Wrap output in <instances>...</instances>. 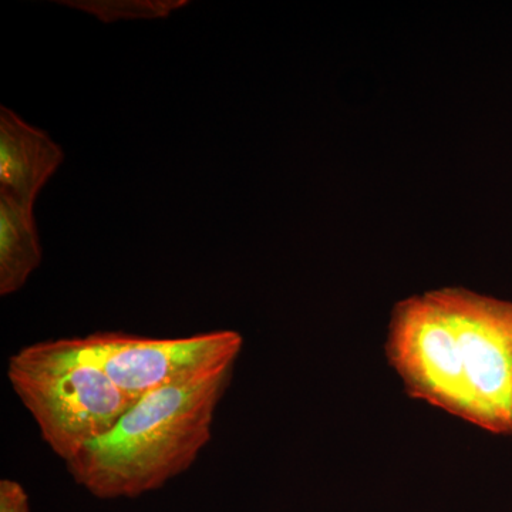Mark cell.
I'll return each mask as SVG.
<instances>
[{
	"label": "cell",
	"mask_w": 512,
	"mask_h": 512,
	"mask_svg": "<svg viewBox=\"0 0 512 512\" xmlns=\"http://www.w3.org/2000/svg\"><path fill=\"white\" fill-rule=\"evenodd\" d=\"M386 356L409 396L498 436L512 434V302L463 288L394 306Z\"/></svg>",
	"instance_id": "1"
},
{
	"label": "cell",
	"mask_w": 512,
	"mask_h": 512,
	"mask_svg": "<svg viewBox=\"0 0 512 512\" xmlns=\"http://www.w3.org/2000/svg\"><path fill=\"white\" fill-rule=\"evenodd\" d=\"M234 367L171 384L134 403L113 430L66 464L100 500L137 498L190 470L212 439Z\"/></svg>",
	"instance_id": "2"
},
{
	"label": "cell",
	"mask_w": 512,
	"mask_h": 512,
	"mask_svg": "<svg viewBox=\"0 0 512 512\" xmlns=\"http://www.w3.org/2000/svg\"><path fill=\"white\" fill-rule=\"evenodd\" d=\"M6 376L47 447L66 464L109 434L134 404L77 338L19 349Z\"/></svg>",
	"instance_id": "3"
},
{
	"label": "cell",
	"mask_w": 512,
	"mask_h": 512,
	"mask_svg": "<svg viewBox=\"0 0 512 512\" xmlns=\"http://www.w3.org/2000/svg\"><path fill=\"white\" fill-rule=\"evenodd\" d=\"M77 339L134 403L171 384L234 367L244 346V338L235 330L171 339L97 332Z\"/></svg>",
	"instance_id": "4"
},
{
	"label": "cell",
	"mask_w": 512,
	"mask_h": 512,
	"mask_svg": "<svg viewBox=\"0 0 512 512\" xmlns=\"http://www.w3.org/2000/svg\"><path fill=\"white\" fill-rule=\"evenodd\" d=\"M63 160L62 148L49 134L0 107V191L33 205Z\"/></svg>",
	"instance_id": "5"
},
{
	"label": "cell",
	"mask_w": 512,
	"mask_h": 512,
	"mask_svg": "<svg viewBox=\"0 0 512 512\" xmlns=\"http://www.w3.org/2000/svg\"><path fill=\"white\" fill-rule=\"evenodd\" d=\"M42 264L33 205L0 191V295L20 291Z\"/></svg>",
	"instance_id": "6"
},
{
	"label": "cell",
	"mask_w": 512,
	"mask_h": 512,
	"mask_svg": "<svg viewBox=\"0 0 512 512\" xmlns=\"http://www.w3.org/2000/svg\"><path fill=\"white\" fill-rule=\"evenodd\" d=\"M0 512H30L29 495L18 481H0Z\"/></svg>",
	"instance_id": "7"
}]
</instances>
